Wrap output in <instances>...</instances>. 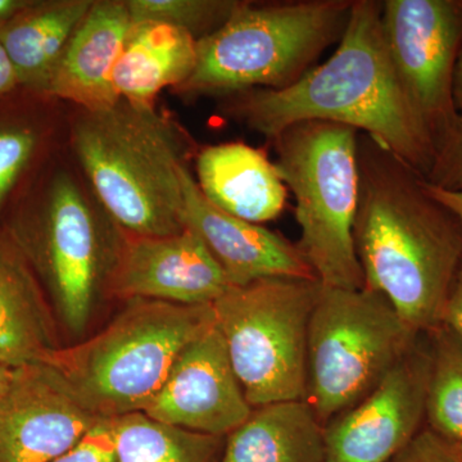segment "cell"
I'll list each match as a JSON object with an SVG mask.
<instances>
[{
	"instance_id": "9c48e42d",
	"label": "cell",
	"mask_w": 462,
	"mask_h": 462,
	"mask_svg": "<svg viewBox=\"0 0 462 462\" xmlns=\"http://www.w3.org/2000/svg\"><path fill=\"white\" fill-rule=\"evenodd\" d=\"M315 279L269 278L230 287L212 305L234 372L252 409L305 400Z\"/></svg>"
},
{
	"instance_id": "5b68a950",
	"label": "cell",
	"mask_w": 462,
	"mask_h": 462,
	"mask_svg": "<svg viewBox=\"0 0 462 462\" xmlns=\"http://www.w3.org/2000/svg\"><path fill=\"white\" fill-rule=\"evenodd\" d=\"M354 0L239 2L217 32L197 42L193 74L179 87L188 96H233L284 89L340 41Z\"/></svg>"
},
{
	"instance_id": "5bb4252c",
	"label": "cell",
	"mask_w": 462,
	"mask_h": 462,
	"mask_svg": "<svg viewBox=\"0 0 462 462\" xmlns=\"http://www.w3.org/2000/svg\"><path fill=\"white\" fill-rule=\"evenodd\" d=\"M123 231V230H121ZM231 287L220 264L189 229L166 236L121 233L108 294L176 305H214Z\"/></svg>"
},
{
	"instance_id": "e575fe53",
	"label": "cell",
	"mask_w": 462,
	"mask_h": 462,
	"mask_svg": "<svg viewBox=\"0 0 462 462\" xmlns=\"http://www.w3.org/2000/svg\"><path fill=\"white\" fill-rule=\"evenodd\" d=\"M456 446H457L458 455H460V458H461V462H462V443H460V445H456Z\"/></svg>"
},
{
	"instance_id": "3957f363",
	"label": "cell",
	"mask_w": 462,
	"mask_h": 462,
	"mask_svg": "<svg viewBox=\"0 0 462 462\" xmlns=\"http://www.w3.org/2000/svg\"><path fill=\"white\" fill-rule=\"evenodd\" d=\"M72 145L99 205L125 233L166 236L185 229L181 170L190 145L156 108L120 99L102 111H81Z\"/></svg>"
},
{
	"instance_id": "7402d4cb",
	"label": "cell",
	"mask_w": 462,
	"mask_h": 462,
	"mask_svg": "<svg viewBox=\"0 0 462 462\" xmlns=\"http://www.w3.org/2000/svg\"><path fill=\"white\" fill-rule=\"evenodd\" d=\"M117 462H218L225 437L170 427L133 412L111 419Z\"/></svg>"
},
{
	"instance_id": "9a60e30c",
	"label": "cell",
	"mask_w": 462,
	"mask_h": 462,
	"mask_svg": "<svg viewBox=\"0 0 462 462\" xmlns=\"http://www.w3.org/2000/svg\"><path fill=\"white\" fill-rule=\"evenodd\" d=\"M181 181L182 225L202 240L231 287H243L269 278L318 281L296 243L212 205L203 196L188 166L181 170Z\"/></svg>"
},
{
	"instance_id": "836d02e7",
	"label": "cell",
	"mask_w": 462,
	"mask_h": 462,
	"mask_svg": "<svg viewBox=\"0 0 462 462\" xmlns=\"http://www.w3.org/2000/svg\"><path fill=\"white\" fill-rule=\"evenodd\" d=\"M16 370L17 369H12V367L0 364V397L7 392L9 385L14 382Z\"/></svg>"
},
{
	"instance_id": "2e32d148",
	"label": "cell",
	"mask_w": 462,
	"mask_h": 462,
	"mask_svg": "<svg viewBox=\"0 0 462 462\" xmlns=\"http://www.w3.org/2000/svg\"><path fill=\"white\" fill-rule=\"evenodd\" d=\"M132 26L123 0H97L69 39L51 76L47 96L69 100L81 111H102L120 100L114 71Z\"/></svg>"
},
{
	"instance_id": "f1b7e54d",
	"label": "cell",
	"mask_w": 462,
	"mask_h": 462,
	"mask_svg": "<svg viewBox=\"0 0 462 462\" xmlns=\"http://www.w3.org/2000/svg\"><path fill=\"white\" fill-rule=\"evenodd\" d=\"M443 322L457 331L462 337V263L456 275L451 293L447 300Z\"/></svg>"
},
{
	"instance_id": "f546056e",
	"label": "cell",
	"mask_w": 462,
	"mask_h": 462,
	"mask_svg": "<svg viewBox=\"0 0 462 462\" xmlns=\"http://www.w3.org/2000/svg\"><path fill=\"white\" fill-rule=\"evenodd\" d=\"M20 87L14 67L5 53V48L0 44V99L14 93Z\"/></svg>"
},
{
	"instance_id": "4fadbf2b",
	"label": "cell",
	"mask_w": 462,
	"mask_h": 462,
	"mask_svg": "<svg viewBox=\"0 0 462 462\" xmlns=\"http://www.w3.org/2000/svg\"><path fill=\"white\" fill-rule=\"evenodd\" d=\"M252 410L214 322L182 349L144 413L170 427L226 437Z\"/></svg>"
},
{
	"instance_id": "ba28073f",
	"label": "cell",
	"mask_w": 462,
	"mask_h": 462,
	"mask_svg": "<svg viewBox=\"0 0 462 462\" xmlns=\"http://www.w3.org/2000/svg\"><path fill=\"white\" fill-rule=\"evenodd\" d=\"M420 334L383 294L321 285L307 337L305 394L319 421L325 427L364 400Z\"/></svg>"
},
{
	"instance_id": "83f0119b",
	"label": "cell",
	"mask_w": 462,
	"mask_h": 462,
	"mask_svg": "<svg viewBox=\"0 0 462 462\" xmlns=\"http://www.w3.org/2000/svg\"><path fill=\"white\" fill-rule=\"evenodd\" d=\"M388 462H461L457 446L424 428L400 454Z\"/></svg>"
},
{
	"instance_id": "ffe728a7",
	"label": "cell",
	"mask_w": 462,
	"mask_h": 462,
	"mask_svg": "<svg viewBox=\"0 0 462 462\" xmlns=\"http://www.w3.org/2000/svg\"><path fill=\"white\" fill-rule=\"evenodd\" d=\"M94 0L32 2L0 29L20 87L47 96L54 69Z\"/></svg>"
},
{
	"instance_id": "484cf974",
	"label": "cell",
	"mask_w": 462,
	"mask_h": 462,
	"mask_svg": "<svg viewBox=\"0 0 462 462\" xmlns=\"http://www.w3.org/2000/svg\"><path fill=\"white\" fill-rule=\"evenodd\" d=\"M425 180L439 189L462 193V114L438 145Z\"/></svg>"
},
{
	"instance_id": "4316f807",
	"label": "cell",
	"mask_w": 462,
	"mask_h": 462,
	"mask_svg": "<svg viewBox=\"0 0 462 462\" xmlns=\"http://www.w3.org/2000/svg\"><path fill=\"white\" fill-rule=\"evenodd\" d=\"M51 462H117L111 419L97 422L74 448Z\"/></svg>"
},
{
	"instance_id": "e0dca14e",
	"label": "cell",
	"mask_w": 462,
	"mask_h": 462,
	"mask_svg": "<svg viewBox=\"0 0 462 462\" xmlns=\"http://www.w3.org/2000/svg\"><path fill=\"white\" fill-rule=\"evenodd\" d=\"M38 275L9 231H0V364H51L62 348Z\"/></svg>"
},
{
	"instance_id": "d4e9b609",
	"label": "cell",
	"mask_w": 462,
	"mask_h": 462,
	"mask_svg": "<svg viewBox=\"0 0 462 462\" xmlns=\"http://www.w3.org/2000/svg\"><path fill=\"white\" fill-rule=\"evenodd\" d=\"M41 142V130L32 121L0 118V215L32 165Z\"/></svg>"
},
{
	"instance_id": "7c38bea8",
	"label": "cell",
	"mask_w": 462,
	"mask_h": 462,
	"mask_svg": "<svg viewBox=\"0 0 462 462\" xmlns=\"http://www.w3.org/2000/svg\"><path fill=\"white\" fill-rule=\"evenodd\" d=\"M102 419L50 364L18 367L0 397V462H51Z\"/></svg>"
},
{
	"instance_id": "1f68e13d",
	"label": "cell",
	"mask_w": 462,
	"mask_h": 462,
	"mask_svg": "<svg viewBox=\"0 0 462 462\" xmlns=\"http://www.w3.org/2000/svg\"><path fill=\"white\" fill-rule=\"evenodd\" d=\"M32 0H0V29L30 5Z\"/></svg>"
},
{
	"instance_id": "52a82bcc",
	"label": "cell",
	"mask_w": 462,
	"mask_h": 462,
	"mask_svg": "<svg viewBox=\"0 0 462 462\" xmlns=\"http://www.w3.org/2000/svg\"><path fill=\"white\" fill-rule=\"evenodd\" d=\"M8 231L38 275L58 324L75 338L84 336L108 294L123 231L66 171L51 179Z\"/></svg>"
},
{
	"instance_id": "8992f818",
	"label": "cell",
	"mask_w": 462,
	"mask_h": 462,
	"mask_svg": "<svg viewBox=\"0 0 462 462\" xmlns=\"http://www.w3.org/2000/svg\"><path fill=\"white\" fill-rule=\"evenodd\" d=\"M354 127L303 121L273 139L276 170L296 199V243L322 287L364 288L354 224L358 197Z\"/></svg>"
},
{
	"instance_id": "cb8c5ba5",
	"label": "cell",
	"mask_w": 462,
	"mask_h": 462,
	"mask_svg": "<svg viewBox=\"0 0 462 462\" xmlns=\"http://www.w3.org/2000/svg\"><path fill=\"white\" fill-rule=\"evenodd\" d=\"M132 23H167L197 42L217 32L238 7V0H125Z\"/></svg>"
},
{
	"instance_id": "4dcf8cb0",
	"label": "cell",
	"mask_w": 462,
	"mask_h": 462,
	"mask_svg": "<svg viewBox=\"0 0 462 462\" xmlns=\"http://www.w3.org/2000/svg\"><path fill=\"white\" fill-rule=\"evenodd\" d=\"M425 185H427V189L430 190V193L434 199L443 203L447 208L451 209L462 221V193H460V191L439 189V188L430 185L427 180H425Z\"/></svg>"
},
{
	"instance_id": "8fae6325",
	"label": "cell",
	"mask_w": 462,
	"mask_h": 462,
	"mask_svg": "<svg viewBox=\"0 0 462 462\" xmlns=\"http://www.w3.org/2000/svg\"><path fill=\"white\" fill-rule=\"evenodd\" d=\"M430 345L420 334L394 369L324 427L325 462H388L425 428Z\"/></svg>"
},
{
	"instance_id": "44dd1931",
	"label": "cell",
	"mask_w": 462,
	"mask_h": 462,
	"mask_svg": "<svg viewBox=\"0 0 462 462\" xmlns=\"http://www.w3.org/2000/svg\"><path fill=\"white\" fill-rule=\"evenodd\" d=\"M218 462H325L324 425L305 400L256 407L225 437Z\"/></svg>"
},
{
	"instance_id": "ac0fdd59",
	"label": "cell",
	"mask_w": 462,
	"mask_h": 462,
	"mask_svg": "<svg viewBox=\"0 0 462 462\" xmlns=\"http://www.w3.org/2000/svg\"><path fill=\"white\" fill-rule=\"evenodd\" d=\"M196 169L203 196L226 214L261 225L284 209L287 187L263 149L239 142L207 145Z\"/></svg>"
},
{
	"instance_id": "603a6c76",
	"label": "cell",
	"mask_w": 462,
	"mask_h": 462,
	"mask_svg": "<svg viewBox=\"0 0 462 462\" xmlns=\"http://www.w3.org/2000/svg\"><path fill=\"white\" fill-rule=\"evenodd\" d=\"M430 372L425 428L452 445L462 443V337L442 322L428 331Z\"/></svg>"
},
{
	"instance_id": "d6986e66",
	"label": "cell",
	"mask_w": 462,
	"mask_h": 462,
	"mask_svg": "<svg viewBox=\"0 0 462 462\" xmlns=\"http://www.w3.org/2000/svg\"><path fill=\"white\" fill-rule=\"evenodd\" d=\"M197 41L185 30L167 23H132L114 71L118 98L154 107L166 88L181 87L193 74Z\"/></svg>"
},
{
	"instance_id": "7a4b0ae2",
	"label": "cell",
	"mask_w": 462,
	"mask_h": 462,
	"mask_svg": "<svg viewBox=\"0 0 462 462\" xmlns=\"http://www.w3.org/2000/svg\"><path fill=\"white\" fill-rule=\"evenodd\" d=\"M229 98V114L270 141L291 125L328 121L366 134L424 179L433 165L430 136L389 57L376 0H354L338 48L296 83Z\"/></svg>"
},
{
	"instance_id": "d6a6232c",
	"label": "cell",
	"mask_w": 462,
	"mask_h": 462,
	"mask_svg": "<svg viewBox=\"0 0 462 462\" xmlns=\"http://www.w3.org/2000/svg\"><path fill=\"white\" fill-rule=\"evenodd\" d=\"M454 100L458 114H462V51L456 66L454 79Z\"/></svg>"
},
{
	"instance_id": "277c9868",
	"label": "cell",
	"mask_w": 462,
	"mask_h": 462,
	"mask_svg": "<svg viewBox=\"0 0 462 462\" xmlns=\"http://www.w3.org/2000/svg\"><path fill=\"white\" fill-rule=\"evenodd\" d=\"M214 322L212 305L135 298L98 334L62 346L50 365L99 419L144 412L182 349Z\"/></svg>"
},
{
	"instance_id": "30bf717a",
	"label": "cell",
	"mask_w": 462,
	"mask_h": 462,
	"mask_svg": "<svg viewBox=\"0 0 462 462\" xmlns=\"http://www.w3.org/2000/svg\"><path fill=\"white\" fill-rule=\"evenodd\" d=\"M385 45L434 154L454 125L456 66L462 51V0L382 2Z\"/></svg>"
},
{
	"instance_id": "6da1fadb",
	"label": "cell",
	"mask_w": 462,
	"mask_h": 462,
	"mask_svg": "<svg viewBox=\"0 0 462 462\" xmlns=\"http://www.w3.org/2000/svg\"><path fill=\"white\" fill-rule=\"evenodd\" d=\"M354 238L364 287L383 294L416 333L442 324L462 263V221L421 173L358 134Z\"/></svg>"
}]
</instances>
